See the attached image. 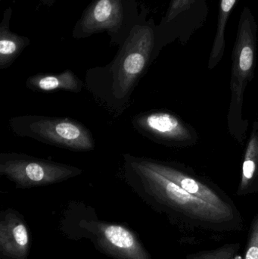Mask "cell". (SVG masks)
Instances as JSON below:
<instances>
[{
  "label": "cell",
  "instance_id": "2",
  "mask_svg": "<svg viewBox=\"0 0 258 259\" xmlns=\"http://www.w3.org/2000/svg\"><path fill=\"white\" fill-rule=\"evenodd\" d=\"M154 47V28L150 25L135 26L109 65L87 71L86 88L108 109L123 112L151 62Z\"/></svg>",
  "mask_w": 258,
  "mask_h": 259
},
{
  "label": "cell",
  "instance_id": "16",
  "mask_svg": "<svg viewBox=\"0 0 258 259\" xmlns=\"http://www.w3.org/2000/svg\"><path fill=\"white\" fill-rule=\"evenodd\" d=\"M256 164L255 162L251 158H246L243 163V167H242V175H243V179L248 181L251 180L254 176V172H255Z\"/></svg>",
  "mask_w": 258,
  "mask_h": 259
},
{
  "label": "cell",
  "instance_id": "6",
  "mask_svg": "<svg viewBox=\"0 0 258 259\" xmlns=\"http://www.w3.org/2000/svg\"><path fill=\"white\" fill-rule=\"evenodd\" d=\"M137 158L139 162L175 183L194 196H196L224 211L234 214H240L236 206L229 199H227V198L224 197L213 189L208 187L198 180L189 176L171 164L142 157H137Z\"/></svg>",
  "mask_w": 258,
  "mask_h": 259
},
{
  "label": "cell",
  "instance_id": "14",
  "mask_svg": "<svg viewBox=\"0 0 258 259\" xmlns=\"http://www.w3.org/2000/svg\"><path fill=\"white\" fill-rule=\"evenodd\" d=\"M243 259H258V214L250 225Z\"/></svg>",
  "mask_w": 258,
  "mask_h": 259
},
{
  "label": "cell",
  "instance_id": "15",
  "mask_svg": "<svg viewBox=\"0 0 258 259\" xmlns=\"http://www.w3.org/2000/svg\"><path fill=\"white\" fill-rule=\"evenodd\" d=\"M14 240L15 243L20 247H25L28 243V233L27 228L22 224L15 225L14 229L12 230Z\"/></svg>",
  "mask_w": 258,
  "mask_h": 259
},
{
  "label": "cell",
  "instance_id": "5",
  "mask_svg": "<svg viewBox=\"0 0 258 259\" xmlns=\"http://www.w3.org/2000/svg\"><path fill=\"white\" fill-rule=\"evenodd\" d=\"M209 14L207 0H171L161 23L162 40L186 44L204 25Z\"/></svg>",
  "mask_w": 258,
  "mask_h": 259
},
{
  "label": "cell",
  "instance_id": "4",
  "mask_svg": "<svg viewBox=\"0 0 258 259\" xmlns=\"http://www.w3.org/2000/svg\"><path fill=\"white\" fill-rule=\"evenodd\" d=\"M78 167L15 152L0 154V175L17 188L51 185L81 175Z\"/></svg>",
  "mask_w": 258,
  "mask_h": 259
},
{
  "label": "cell",
  "instance_id": "17",
  "mask_svg": "<svg viewBox=\"0 0 258 259\" xmlns=\"http://www.w3.org/2000/svg\"><path fill=\"white\" fill-rule=\"evenodd\" d=\"M54 1L55 0H42V2L47 5H51Z\"/></svg>",
  "mask_w": 258,
  "mask_h": 259
},
{
  "label": "cell",
  "instance_id": "13",
  "mask_svg": "<svg viewBox=\"0 0 258 259\" xmlns=\"http://www.w3.org/2000/svg\"><path fill=\"white\" fill-rule=\"evenodd\" d=\"M240 249L239 243H226L217 249L189 253L186 259H235Z\"/></svg>",
  "mask_w": 258,
  "mask_h": 259
},
{
  "label": "cell",
  "instance_id": "7",
  "mask_svg": "<svg viewBox=\"0 0 258 259\" xmlns=\"http://www.w3.org/2000/svg\"><path fill=\"white\" fill-rule=\"evenodd\" d=\"M139 134L157 143L185 141L189 131L175 115L164 111H149L138 114L132 121Z\"/></svg>",
  "mask_w": 258,
  "mask_h": 259
},
{
  "label": "cell",
  "instance_id": "11",
  "mask_svg": "<svg viewBox=\"0 0 258 259\" xmlns=\"http://www.w3.org/2000/svg\"><path fill=\"white\" fill-rule=\"evenodd\" d=\"M239 0H221L218 8V21L209 65L211 68L218 63L225 50V33L227 23L232 12Z\"/></svg>",
  "mask_w": 258,
  "mask_h": 259
},
{
  "label": "cell",
  "instance_id": "1",
  "mask_svg": "<svg viewBox=\"0 0 258 259\" xmlns=\"http://www.w3.org/2000/svg\"><path fill=\"white\" fill-rule=\"evenodd\" d=\"M123 158V175L127 184L145 200L171 214L186 229L215 234L243 229L240 214L224 211L194 196L139 162L136 156L124 154Z\"/></svg>",
  "mask_w": 258,
  "mask_h": 259
},
{
  "label": "cell",
  "instance_id": "10",
  "mask_svg": "<svg viewBox=\"0 0 258 259\" xmlns=\"http://www.w3.org/2000/svg\"><path fill=\"white\" fill-rule=\"evenodd\" d=\"M11 8L3 14L0 25V68L6 69L12 65L21 52L30 44V39L11 32L9 21L12 16Z\"/></svg>",
  "mask_w": 258,
  "mask_h": 259
},
{
  "label": "cell",
  "instance_id": "12",
  "mask_svg": "<svg viewBox=\"0 0 258 259\" xmlns=\"http://www.w3.org/2000/svg\"><path fill=\"white\" fill-rule=\"evenodd\" d=\"M106 240L115 247L129 252L136 248L133 235L127 230L118 225H109L105 229Z\"/></svg>",
  "mask_w": 258,
  "mask_h": 259
},
{
  "label": "cell",
  "instance_id": "9",
  "mask_svg": "<svg viewBox=\"0 0 258 259\" xmlns=\"http://www.w3.org/2000/svg\"><path fill=\"white\" fill-rule=\"evenodd\" d=\"M26 86L34 92L65 91L79 94L83 88V82L71 70L67 69L59 74L39 73L35 74L27 78Z\"/></svg>",
  "mask_w": 258,
  "mask_h": 259
},
{
  "label": "cell",
  "instance_id": "8",
  "mask_svg": "<svg viewBox=\"0 0 258 259\" xmlns=\"http://www.w3.org/2000/svg\"><path fill=\"white\" fill-rule=\"evenodd\" d=\"M124 21L121 0H94L82 16L80 28L85 35L116 32Z\"/></svg>",
  "mask_w": 258,
  "mask_h": 259
},
{
  "label": "cell",
  "instance_id": "3",
  "mask_svg": "<svg viewBox=\"0 0 258 259\" xmlns=\"http://www.w3.org/2000/svg\"><path fill=\"white\" fill-rule=\"evenodd\" d=\"M15 135L74 152H89L95 148L92 133L82 123L69 118L21 115L9 120Z\"/></svg>",
  "mask_w": 258,
  "mask_h": 259
}]
</instances>
